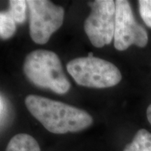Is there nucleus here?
<instances>
[{"label":"nucleus","instance_id":"1","mask_svg":"<svg viewBox=\"0 0 151 151\" xmlns=\"http://www.w3.org/2000/svg\"><path fill=\"white\" fill-rule=\"evenodd\" d=\"M25 106L33 117L53 134L81 131L91 126L93 121L84 110L37 95L27 96Z\"/></svg>","mask_w":151,"mask_h":151},{"label":"nucleus","instance_id":"2","mask_svg":"<svg viewBox=\"0 0 151 151\" xmlns=\"http://www.w3.org/2000/svg\"><path fill=\"white\" fill-rule=\"evenodd\" d=\"M24 72L33 85L65 94L70 84L65 75L59 56L53 51L37 50L30 52L24 62Z\"/></svg>","mask_w":151,"mask_h":151},{"label":"nucleus","instance_id":"3","mask_svg":"<svg viewBox=\"0 0 151 151\" xmlns=\"http://www.w3.org/2000/svg\"><path fill=\"white\" fill-rule=\"evenodd\" d=\"M66 68L78 85L86 87H111L116 86L122 79L121 72L116 65L95 56L71 60Z\"/></svg>","mask_w":151,"mask_h":151},{"label":"nucleus","instance_id":"4","mask_svg":"<svg viewBox=\"0 0 151 151\" xmlns=\"http://www.w3.org/2000/svg\"><path fill=\"white\" fill-rule=\"evenodd\" d=\"M29 35L36 44L47 43L52 34L63 23L65 12L63 8L47 0H29Z\"/></svg>","mask_w":151,"mask_h":151},{"label":"nucleus","instance_id":"5","mask_svg":"<svg viewBox=\"0 0 151 151\" xmlns=\"http://www.w3.org/2000/svg\"><path fill=\"white\" fill-rule=\"evenodd\" d=\"M92 11L84 23L91 43L97 48L112 42L115 29V1L96 0L89 3Z\"/></svg>","mask_w":151,"mask_h":151},{"label":"nucleus","instance_id":"6","mask_svg":"<svg viewBox=\"0 0 151 151\" xmlns=\"http://www.w3.org/2000/svg\"><path fill=\"white\" fill-rule=\"evenodd\" d=\"M115 6L114 47L118 50H125L131 45L145 47L148 34L135 20L129 3L125 0H117Z\"/></svg>","mask_w":151,"mask_h":151},{"label":"nucleus","instance_id":"7","mask_svg":"<svg viewBox=\"0 0 151 151\" xmlns=\"http://www.w3.org/2000/svg\"><path fill=\"white\" fill-rule=\"evenodd\" d=\"M6 151H40L37 140L31 135L19 134L9 142Z\"/></svg>","mask_w":151,"mask_h":151},{"label":"nucleus","instance_id":"8","mask_svg":"<svg viewBox=\"0 0 151 151\" xmlns=\"http://www.w3.org/2000/svg\"><path fill=\"white\" fill-rule=\"evenodd\" d=\"M124 151H151V133L146 129H139Z\"/></svg>","mask_w":151,"mask_h":151},{"label":"nucleus","instance_id":"9","mask_svg":"<svg viewBox=\"0 0 151 151\" xmlns=\"http://www.w3.org/2000/svg\"><path fill=\"white\" fill-rule=\"evenodd\" d=\"M16 31V22L8 11L0 12V38L10 39Z\"/></svg>","mask_w":151,"mask_h":151},{"label":"nucleus","instance_id":"10","mask_svg":"<svg viewBox=\"0 0 151 151\" xmlns=\"http://www.w3.org/2000/svg\"><path fill=\"white\" fill-rule=\"evenodd\" d=\"M27 2L24 0H11L9 1V13L16 24L24 23L26 19Z\"/></svg>","mask_w":151,"mask_h":151},{"label":"nucleus","instance_id":"11","mask_svg":"<svg viewBox=\"0 0 151 151\" xmlns=\"http://www.w3.org/2000/svg\"><path fill=\"white\" fill-rule=\"evenodd\" d=\"M139 14L145 24L151 29V0L139 1Z\"/></svg>","mask_w":151,"mask_h":151},{"label":"nucleus","instance_id":"12","mask_svg":"<svg viewBox=\"0 0 151 151\" xmlns=\"http://www.w3.org/2000/svg\"><path fill=\"white\" fill-rule=\"evenodd\" d=\"M147 119L151 124V104L147 108Z\"/></svg>","mask_w":151,"mask_h":151},{"label":"nucleus","instance_id":"13","mask_svg":"<svg viewBox=\"0 0 151 151\" xmlns=\"http://www.w3.org/2000/svg\"><path fill=\"white\" fill-rule=\"evenodd\" d=\"M0 108H1V104H0Z\"/></svg>","mask_w":151,"mask_h":151}]
</instances>
